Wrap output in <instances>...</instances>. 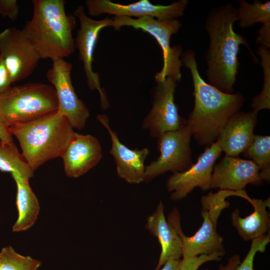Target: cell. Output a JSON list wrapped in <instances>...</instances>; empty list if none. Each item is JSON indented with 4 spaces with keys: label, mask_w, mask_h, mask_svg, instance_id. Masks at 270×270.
Returning a JSON list of instances; mask_svg holds the SVG:
<instances>
[{
    "label": "cell",
    "mask_w": 270,
    "mask_h": 270,
    "mask_svg": "<svg viewBox=\"0 0 270 270\" xmlns=\"http://www.w3.org/2000/svg\"><path fill=\"white\" fill-rule=\"evenodd\" d=\"M258 114L253 110L239 111L227 122L218 138L226 156L238 157L250 146L254 136Z\"/></svg>",
    "instance_id": "obj_18"
},
{
    "label": "cell",
    "mask_w": 270,
    "mask_h": 270,
    "mask_svg": "<svg viewBox=\"0 0 270 270\" xmlns=\"http://www.w3.org/2000/svg\"><path fill=\"white\" fill-rule=\"evenodd\" d=\"M54 88L40 82L10 86L0 94V118L10 126L32 121L58 110Z\"/></svg>",
    "instance_id": "obj_6"
},
{
    "label": "cell",
    "mask_w": 270,
    "mask_h": 270,
    "mask_svg": "<svg viewBox=\"0 0 270 270\" xmlns=\"http://www.w3.org/2000/svg\"><path fill=\"white\" fill-rule=\"evenodd\" d=\"M254 207V212L244 218H242L240 210L236 208L231 214L232 226L244 241L252 240L266 234L270 231V214L266 207H270V198H250L248 201Z\"/></svg>",
    "instance_id": "obj_20"
},
{
    "label": "cell",
    "mask_w": 270,
    "mask_h": 270,
    "mask_svg": "<svg viewBox=\"0 0 270 270\" xmlns=\"http://www.w3.org/2000/svg\"><path fill=\"white\" fill-rule=\"evenodd\" d=\"M73 128L58 109L34 120L8 127L34 172L48 160L62 156L74 133Z\"/></svg>",
    "instance_id": "obj_4"
},
{
    "label": "cell",
    "mask_w": 270,
    "mask_h": 270,
    "mask_svg": "<svg viewBox=\"0 0 270 270\" xmlns=\"http://www.w3.org/2000/svg\"><path fill=\"white\" fill-rule=\"evenodd\" d=\"M17 188L16 206L18 218L12 226L14 232L25 231L35 223L40 212L36 196L29 184V180H23L12 174Z\"/></svg>",
    "instance_id": "obj_21"
},
{
    "label": "cell",
    "mask_w": 270,
    "mask_h": 270,
    "mask_svg": "<svg viewBox=\"0 0 270 270\" xmlns=\"http://www.w3.org/2000/svg\"><path fill=\"white\" fill-rule=\"evenodd\" d=\"M41 264L38 260L18 254L12 246L0 252V270H38Z\"/></svg>",
    "instance_id": "obj_26"
},
{
    "label": "cell",
    "mask_w": 270,
    "mask_h": 270,
    "mask_svg": "<svg viewBox=\"0 0 270 270\" xmlns=\"http://www.w3.org/2000/svg\"><path fill=\"white\" fill-rule=\"evenodd\" d=\"M0 171L10 172L23 180H29L34 171L18 152L15 144L0 141Z\"/></svg>",
    "instance_id": "obj_22"
},
{
    "label": "cell",
    "mask_w": 270,
    "mask_h": 270,
    "mask_svg": "<svg viewBox=\"0 0 270 270\" xmlns=\"http://www.w3.org/2000/svg\"><path fill=\"white\" fill-rule=\"evenodd\" d=\"M12 83L10 72L0 56V94L6 92Z\"/></svg>",
    "instance_id": "obj_30"
},
{
    "label": "cell",
    "mask_w": 270,
    "mask_h": 270,
    "mask_svg": "<svg viewBox=\"0 0 270 270\" xmlns=\"http://www.w3.org/2000/svg\"><path fill=\"white\" fill-rule=\"evenodd\" d=\"M73 14L80 23L74 40L76 48L78 51L79 58L83 64L86 82L90 90H97L100 94V106L102 110L107 109L110 104L106 94L102 88L98 73L94 72L92 62L94 53L99 34L102 30L111 26L112 18H106L100 20L90 18L82 6H78Z\"/></svg>",
    "instance_id": "obj_9"
},
{
    "label": "cell",
    "mask_w": 270,
    "mask_h": 270,
    "mask_svg": "<svg viewBox=\"0 0 270 270\" xmlns=\"http://www.w3.org/2000/svg\"><path fill=\"white\" fill-rule=\"evenodd\" d=\"M164 205L158 204L154 212L148 216L146 228L156 236L161 246V252L155 270H160L166 262L170 259H179L182 254V240L174 226L166 220Z\"/></svg>",
    "instance_id": "obj_19"
},
{
    "label": "cell",
    "mask_w": 270,
    "mask_h": 270,
    "mask_svg": "<svg viewBox=\"0 0 270 270\" xmlns=\"http://www.w3.org/2000/svg\"><path fill=\"white\" fill-rule=\"evenodd\" d=\"M178 82L171 77L156 82L153 91L152 108L144 118L142 127L150 136L158 138L162 134L177 130L186 124L179 114L174 101Z\"/></svg>",
    "instance_id": "obj_11"
},
{
    "label": "cell",
    "mask_w": 270,
    "mask_h": 270,
    "mask_svg": "<svg viewBox=\"0 0 270 270\" xmlns=\"http://www.w3.org/2000/svg\"><path fill=\"white\" fill-rule=\"evenodd\" d=\"M222 151L218 139L206 147L196 163L186 170L172 173L167 179L166 187L170 192V198L178 201L186 198L196 188L206 191L211 188L214 166Z\"/></svg>",
    "instance_id": "obj_13"
},
{
    "label": "cell",
    "mask_w": 270,
    "mask_h": 270,
    "mask_svg": "<svg viewBox=\"0 0 270 270\" xmlns=\"http://www.w3.org/2000/svg\"><path fill=\"white\" fill-rule=\"evenodd\" d=\"M0 56L13 83L26 78L36 67L40 56L22 30L13 26L0 33Z\"/></svg>",
    "instance_id": "obj_10"
},
{
    "label": "cell",
    "mask_w": 270,
    "mask_h": 270,
    "mask_svg": "<svg viewBox=\"0 0 270 270\" xmlns=\"http://www.w3.org/2000/svg\"><path fill=\"white\" fill-rule=\"evenodd\" d=\"M33 13L22 30L40 58L64 59L75 50L76 17L66 14L64 0H33Z\"/></svg>",
    "instance_id": "obj_3"
},
{
    "label": "cell",
    "mask_w": 270,
    "mask_h": 270,
    "mask_svg": "<svg viewBox=\"0 0 270 270\" xmlns=\"http://www.w3.org/2000/svg\"><path fill=\"white\" fill-rule=\"evenodd\" d=\"M225 254L214 252L208 255L196 256H182L180 270H198L204 264L210 261H220ZM240 263V258L234 255L228 259L227 264L222 266L220 270H234Z\"/></svg>",
    "instance_id": "obj_27"
},
{
    "label": "cell",
    "mask_w": 270,
    "mask_h": 270,
    "mask_svg": "<svg viewBox=\"0 0 270 270\" xmlns=\"http://www.w3.org/2000/svg\"><path fill=\"white\" fill-rule=\"evenodd\" d=\"M196 56L190 49L181 56L182 66L192 76L194 99L186 124L198 144L208 147L218 140L227 122L240 111L245 98L240 92L226 93L206 82L198 71Z\"/></svg>",
    "instance_id": "obj_1"
},
{
    "label": "cell",
    "mask_w": 270,
    "mask_h": 270,
    "mask_svg": "<svg viewBox=\"0 0 270 270\" xmlns=\"http://www.w3.org/2000/svg\"><path fill=\"white\" fill-rule=\"evenodd\" d=\"M256 42L270 49V26H262L258 31Z\"/></svg>",
    "instance_id": "obj_31"
},
{
    "label": "cell",
    "mask_w": 270,
    "mask_h": 270,
    "mask_svg": "<svg viewBox=\"0 0 270 270\" xmlns=\"http://www.w3.org/2000/svg\"><path fill=\"white\" fill-rule=\"evenodd\" d=\"M96 119L106 128L112 141L110 153L113 156L119 177L130 184H138L144 182V161L150 154L148 148L131 150L119 140L116 132L110 126L106 115L98 114Z\"/></svg>",
    "instance_id": "obj_16"
},
{
    "label": "cell",
    "mask_w": 270,
    "mask_h": 270,
    "mask_svg": "<svg viewBox=\"0 0 270 270\" xmlns=\"http://www.w3.org/2000/svg\"><path fill=\"white\" fill-rule=\"evenodd\" d=\"M270 242V232L252 240L250 248L245 258L234 270H257L254 266L255 256L258 252H264L266 250V246Z\"/></svg>",
    "instance_id": "obj_28"
},
{
    "label": "cell",
    "mask_w": 270,
    "mask_h": 270,
    "mask_svg": "<svg viewBox=\"0 0 270 270\" xmlns=\"http://www.w3.org/2000/svg\"><path fill=\"white\" fill-rule=\"evenodd\" d=\"M237 21V8L228 2L211 10L204 22L209 37L206 54L208 83L228 94L234 92V86L240 66L238 54L240 46H245L253 60L258 62L246 38L234 32V25Z\"/></svg>",
    "instance_id": "obj_2"
},
{
    "label": "cell",
    "mask_w": 270,
    "mask_h": 270,
    "mask_svg": "<svg viewBox=\"0 0 270 270\" xmlns=\"http://www.w3.org/2000/svg\"><path fill=\"white\" fill-rule=\"evenodd\" d=\"M253 161L260 169L262 180L267 184L270 182V136L254 134L250 146L243 152Z\"/></svg>",
    "instance_id": "obj_24"
},
{
    "label": "cell",
    "mask_w": 270,
    "mask_h": 270,
    "mask_svg": "<svg viewBox=\"0 0 270 270\" xmlns=\"http://www.w3.org/2000/svg\"><path fill=\"white\" fill-rule=\"evenodd\" d=\"M262 183L260 169L252 160L225 156L214 166L211 188L232 191L244 190L248 184L260 186Z\"/></svg>",
    "instance_id": "obj_15"
},
{
    "label": "cell",
    "mask_w": 270,
    "mask_h": 270,
    "mask_svg": "<svg viewBox=\"0 0 270 270\" xmlns=\"http://www.w3.org/2000/svg\"><path fill=\"white\" fill-rule=\"evenodd\" d=\"M181 264V259H170L168 260L160 270H180Z\"/></svg>",
    "instance_id": "obj_33"
},
{
    "label": "cell",
    "mask_w": 270,
    "mask_h": 270,
    "mask_svg": "<svg viewBox=\"0 0 270 270\" xmlns=\"http://www.w3.org/2000/svg\"><path fill=\"white\" fill-rule=\"evenodd\" d=\"M20 6L16 0H0V16L16 20L19 14Z\"/></svg>",
    "instance_id": "obj_29"
},
{
    "label": "cell",
    "mask_w": 270,
    "mask_h": 270,
    "mask_svg": "<svg viewBox=\"0 0 270 270\" xmlns=\"http://www.w3.org/2000/svg\"><path fill=\"white\" fill-rule=\"evenodd\" d=\"M88 14L92 16L107 14L114 16H150L164 20L182 16L189 4L188 0H179L168 5L154 4L148 0H141L128 4H122L109 0L85 1Z\"/></svg>",
    "instance_id": "obj_14"
},
{
    "label": "cell",
    "mask_w": 270,
    "mask_h": 270,
    "mask_svg": "<svg viewBox=\"0 0 270 270\" xmlns=\"http://www.w3.org/2000/svg\"><path fill=\"white\" fill-rule=\"evenodd\" d=\"M192 133L186 124L177 130L164 132L158 138L160 155L145 168L144 182H149L168 172H182L192 164L190 144Z\"/></svg>",
    "instance_id": "obj_8"
},
{
    "label": "cell",
    "mask_w": 270,
    "mask_h": 270,
    "mask_svg": "<svg viewBox=\"0 0 270 270\" xmlns=\"http://www.w3.org/2000/svg\"><path fill=\"white\" fill-rule=\"evenodd\" d=\"M112 18L111 26L116 30H120L122 26H131L148 32L156 40L163 56L162 68L154 76L156 82H162L167 77L180 82L182 78V49L180 45L171 46L170 44L172 36L178 33L182 27L179 20H161L148 16L136 18L114 16Z\"/></svg>",
    "instance_id": "obj_7"
},
{
    "label": "cell",
    "mask_w": 270,
    "mask_h": 270,
    "mask_svg": "<svg viewBox=\"0 0 270 270\" xmlns=\"http://www.w3.org/2000/svg\"><path fill=\"white\" fill-rule=\"evenodd\" d=\"M256 54L260 58L264 81L261 92L252 99L251 107L253 111L258 113L260 110L270 109V49L259 46Z\"/></svg>",
    "instance_id": "obj_25"
},
{
    "label": "cell",
    "mask_w": 270,
    "mask_h": 270,
    "mask_svg": "<svg viewBox=\"0 0 270 270\" xmlns=\"http://www.w3.org/2000/svg\"><path fill=\"white\" fill-rule=\"evenodd\" d=\"M238 196L247 200L250 198L245 190L232 191L220 190L216 193L210 192L201 198V216L203 222L198 230L192 236H186L180 226L178 210L174 208L168 216V221L175 228L182 240V256H196L214 252L226 254L223 238L217 232V223L222 210L230 206L226 198Z\"/></svg>",
    "instance_id": "obj_5"
},
{
    "label": "cell",
    "mask_w": 270,
    "mask_h": 270,
    "mask_svg": "<svg viewBox=\"0 0 270 270\" xmlns=\"http://www.w3.org/2000/svg\"><path fill=\"white\" fill-rule=\"evenodd\" d=\"M102 156L101 146L96 138L74 132L61 158L66 176L76 178L95 166Z\"/></svg>",
    "instance_id": "obj_17"
},
{
    "label": "cell",
    "mask_w": 270,
    "mask_h": 270,
    "mask_svg": "<svg viewBox=\"0 0 270 270\" xmlns=\"http://www.w3.org/2000/svg\"><path fill=\"white\" fill-rule=\"evenodd\" d=\"M238 3L237 22L240 28H249L257 23H261L262 26H270V0L262 2L254 0L250 4L245 0H238Z\"/></svg>",
    "instance_id": "obj_23"
},
{
    "label": "cell",
    "mask_w": 270,
    "mask_h": 270,
    "mask_svg": "<svg viewBox=\"0 0 270 270\" xmlns=\"http://www.w3.org/2000/svg\"><path fill=\"white\" fill-rule=\"evenodd\" d=\"M52 67L46 73L48 80L54 88L58 104V110L67 118L73 128H84L90 112L77 96L72 84V64L64 59L52 60Z\"/></svg>",
    "instance_id": "obj_12"
},
{
    "label": "cell",
    "mask_w": 270,
    "mask_h": 270,
    "mask_svg": "<svg viewBox=\"0 0 270 270\" xmlns=\"http://www.w3.org/2000/svg\"><path fill=\"white\" fill-rule=\"evenodd\" d=\"M0 141L4 143L13 142L12 134L0 118Z\"/></svg>",
    "instance_id": "obj_32"
}]
</instances>
